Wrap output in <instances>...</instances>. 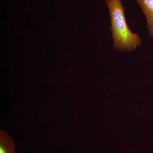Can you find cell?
Segmentation results:
<instances>
[{
    "mask_svg": "<svg viewBox=\"0 0 153 153\" xmlns=\"http://www.w3.org/2000/svg\"><path fill=\"white\" fill-rule=\"evenodd\" d=\"M111 21L113 46L116 50L127 52L135 50L142 43L137 33H133L127 23L125 8L121 0H105Z\"/></svg>",
    "mask_w": 153,
    "mask_h": 153,
    "instance_id": "obj_1",
    "label": "cell"
},
{
    "mask_svg": "<svg viewBox=\"0 0 153 153\" xmlns=\"http://www.w3.org/2000/svg\"><path fill=\"white\" fill-rule=\"evenodd\" d=\"M144 14L148 32L153 37V0H136Z\"/></svg>",
    "mask_w": 153,
    "mask_h": 153,
    "instance_id": "obj_2",
    "label": "cell"
},
{
    "mask_svg": "<svg viewBox=\"0 0 153 153\" xmlns=\"http://www.w3.org/2000/svg\"><path fill=\"white\" fill-rule=\"evenodd\" d=\"M0 153H16L13 140L3 130L0 131Z\"/></svg>",
    "mask_w": 153,
    "mask_h": 153,
    "instance_id": "obj_3",
    "label": "cell"
}]
</instances>
